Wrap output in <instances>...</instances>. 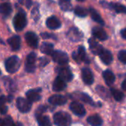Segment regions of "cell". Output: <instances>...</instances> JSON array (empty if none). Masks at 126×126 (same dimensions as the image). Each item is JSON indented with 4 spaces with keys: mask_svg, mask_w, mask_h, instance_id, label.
Returning <instances> with one entry per match:
<instances>
[{
    "mask_svg": "<svg viewBox=\"0 0 126 126\" xmlns=\"http://www.w3.org/2000/svg\"><path fill=\"white\" fill-rule=\"evenodd\" d=\"M53 122L56 126H71V117L68 113L59 111L53 115Z\"/></svg>",
    "mask_w": 126,
    "mask_h": 126,
    "instance_id": "cell-1",
    "label": "cell"
},
{
    "mask_svg": "<svg viewBox=\"0 0 126 126\" xmlns=\"http://www.w3.org/2000/svg\"><path fill=\"white\" fill-rule=\"evenodd\" d=\"M13 25L16 31H22L27 25L26 14L22 10H20L13 19Z\"/></svg>",
    "mask_w": 126,
    "mask_h": 126,
    "instance_id": "cell-2",
    "label": "cell"
},
{
    "mask_svg": "<svg viewBox=\"0 0 126 126\" xmlns=\"http://www.w3.org/2000/svg\"><path fill=\"white\" fill-rule=\"evenodd\" d=\"M99 4L104 8L111 11H113L116 14H126V6L119 3V2H107L105 0L99 1Z\"/></svg>",
    "mask_w": 126,
    "mask_h": 126,
    "instance_id": "cell-3",
    "label": "cell"
},
{
    "mask_svg": "<svg viewBox=\"0 0 126 126\" xmlns=\"http://www.w3.org/2000/svg\"><path fill=\"white\" fill-rule=\"evenodd\" d=\"M20 67V59L16 56L9 57L5 61V69L10 74L16 73Z\"/></svg>",
    "mask_w": 126,
    "mask_h": 126,
    "instance_id": "cell-4",
    "label": "cell"
},
{
    "mask_svg": "<svg viewBox=\"0 0 126 126\" xmlns=\"http://www.w3.org/2000/svg\"><path fill=\"white\" fill-rule=\"evenodd\" d=\"M72 56L74 59L78 63H80L81 62H84L86 64H89L90 63V60L86 54L85 48L83 46H79L78 47L77 51H74L73 53Z\"/></svg>",
    "mask_w": 126,
    "mask_h": 126,
    "instance_id": "cell-5",
    "label": "cell"
},
{
    "mask_svg": "<svg viewBox=\"0 0 126 126\" xmlns=\"http://www.w3.org/2000/svg\"><path fill=\"white\" fill-rule=\"evenodd\" d=\"M51 56H52L53 60L61 65L67 64V63L68 62V60H69L68 54L65 52H63V51H61V50L53 51Z\"/></svg>",
    "mask_w": 126,
    "mask_h": 126,
    "instance_id": "cell-6",
    "label": "cell"
},
{
    "mask_svg": "<svg viewBox=\"0 0 126 126\" xmlns=\"http://www.w3.org/2000/svg\"><path fill=\"white\" fill-rule=\"evenodd\" d=\"M36 55L35 53H30L26 59L25 63V70L28 73H33L36 70Z\"/></svg>",
    "mask_w": 126,
    "mask_h": 126,
    "instance_id": "cell-7",
    "label": "cell"
},
{
    "mask_svg": "<svg viewBox=\"0 0 126 126\" xmlns=\"http://www.w3.org/2000/svg\"><path fill=\"white\" fill-rule=\"evenodd\" d=\"M67 37L74 42H77L83 39V33L77 28H71L66 33Z\"/></svg>",
    "mask_w": 126,
    "mask_h": 126,
    "instance_id": "cell-8",
    "label": "cell"
},
{
    "mask_svg": "<svg viewBox=\"0 0 126 126\" xmlns=\"http://www.w3.org/2000/svg\"><path fill=\"white\" fill-rule=\"evenodd\" d=\"M16 107L22 113H28L31 110L32 104L31 102L22 97H19L16 99Z\"/></svg>",
    "mask_w": 126,
    "mask_h": 126,
    "instance_id": "cell-9",
    "label": "cell"
},
{
    "mask_svg": "<svg viewBox=\"0 0 126 126\" xmlns=\"http://www.w3.org/2000/svg\"><path fill=\"white\" fill-rule=\"evenodd\" d=\"M25 40L28 43V45L33 47V48H37L39 45V38L36 36V34L33 32L28 31L25 35Z\"/></svg>",
    "mask_w": 126,
    "mask_h": 126,
    "instance_id": "cell-10",
    "label": "cell"
},
{
    "mask_svg": "<svg viewBox=\"0 0 126 126\" xmlns=\"http://www.w3.org/2000/svg\"><path fill=\"white\" fill-rule=\"evenodd\" d=\"M70 109L75 115L78 116H84L86 113L84 106L78 102H71L70 105Z\"/></svg>",
    "mask_w": 126,
    "mask_h": 126,
    "instance_id": "cell-11",
    "label": "cell"
},
{
    "mask_svg": "<svg viewBox=\"0 0 126 126\" xmlns=\"http://www.w3.org/2000/svg\"><path fill=\"white\" fill-rule=\"evenodd\" d=\"M88 44H89V47L91 51L94 54L99 56V54L103 51L105 49L102 45H100L99 42H97L94 38H90L88 39Z\"/></svg>",
    "mask_w": 126,
    "mask_h": 126,
    "instance_id": "cell-12",
    "label": "cell"
},
{
    "mask_svg": "<svg viewBox=\"0 0 126 126\" xmlns=\"http://www.w3.org/2000/svg\"><path fill=\"white\" fill-rule=\"evenodd\" d=\"M82 78L83 82L88 85H92L94 82V74L88 68H84L82 69Z\"/></svg>",
    "mask_w": 126,
    "mask_h": 126,
    "instance_id": "cell-13",
    "label": "cell"
},
{
    "mask_svg": "<svg viewBox=\"0 0 126 126\" xmlns=\"http://www.w3.org/2000/svg\"><path fill=\"white\" fill-rule=\"evenodd\" d=\"M92 35L100 41H105L108 39V36L105 31L101 27H94L92 29Z\"/></svg>",
    "mask_w": 126,
    "mask_h": 126,
    "instance_id": "cell-14",
    "label": "cell"
},
{
    "mask_svg": "<svg viewBox=\"0 0 126 126\" xmlns=\"http://www.w3.org/2000/svg\"><path fill=\"white\" fill-rule=\"evenodd\" d=\"M66 96L61 95V94H56L51 96L48 99V102L53 105H65L67 102Z\"/></svg>",
    "mask_w": 126,
    "mask_h": 126,
    "instance_id": "cell-15",
    "label": "cell"
},
{
    "mask_svg": "<svg viewBox=\"0 0 126 126\" xmlns=\"http://www.w3.org/2000/svg\"><path fill=\"white\" fill-rule=\"evenodd\" d=\"M59 77L64 80L65 82H71L73 79V74L70 68L67 67L61 68L59 70Z\"/></svg>",
    "mask_w": 126,
    "mask_h": 126,
    "instance_id": "cell-16",
    "label": "cell"
},
{
    "mask_svg": "<svg viewBox=\"0 0 126 126\" xmlns=\"http://www.w3.org/2000/svg\"><path fill=\"white\" fill-rule=\"evenodd\" d=\"M40 92H41L40 88L29 90L28 91L26 92V96H27L28 100H29L31 102H37V101L40 100V99H41Z\"/></svg>",
    "mask_w": 126,
    "mask_h": 126,
    "instance_id": "cell-17",
    "label": "cell"
},
{
    "mask_svg": "<svg viewBox=\"0 0 126 126\" xmlns=\"http://www.w3.org/2000/svg\"><path fill=\"white\" fill-rule=\"evenodd\" d=\"M46 25L49 29L56 30V29H58V28H59L61 27L62 24H61V22L59 21V19L57 17H56L54 16H50V17H48L47 19Z\"/></svg>",
    "mask_w": 126,
    "mask_h": 126,
    "instance_id": "cell-18",
    "label": "cell"
},
{
    "mask_svg": "<svg viewBox=\"0 0 126 126\" xmlns=\"http://www.w3.org/2000/svg\"><path fill=\"white\" fill-rule=\"evenodd\" d=\"M8 43L11 46V49L14 51L19 50L21 46V38L19 36L15 35L8 39Z\"/></svg>",
    "mask_w": 126,
    "mask_h": 126,
    "instance_id": "cell-19",
    "label": "cell"
},
{
    "mask_svg": "<svg viewBox=\"0 0 126 126\" xmlns=\"http://www.w3.org/2000/svg\"><path fill=\"white\" fill-rule=\"evenodd\" d=\"M99 58L104 64L108 65L113 62V54L108 50L104 49L103 51L99 54Z\"/></svg>",
    "mask_w": 126,
    "mask_h": 126,
    "instance_id": "cell-20",
    "label": "cell"
},
{
    "mask_svg": "<svg viewBox=\"0 0 126 126\" xmlns=\"http://www.w3.org/2000/svg\"><path fill=\"white\" fill-rule=\"evenodd\" d=\"M88 13L90 14L91 19H92L94 22H97L98 24L101 25L102 26H104V25H105V21L103 20V19H102V16H100V14L96 11V9H94V8H92V7H91V8H89V9H88Z\"/></svg>",
    "mask_w": 126,
    "mask_h": 126,
    "instance_id": "cell-21",
    "label": "cell"
},
{
    "mask_svg": "<svg viewBox=\"0 0 126 126\" xmlns=\"http://www.w3.org/2000/svg\"><path fill=\"white\" fill-rule=\"evenodd\" d=\"M102 77H103V79H104L105 83L108 86H110L112 84H113V82H115V79H116L115 75L110 70H105V71H103Z\"/></svg>",
    "mask_w": 126,
    "mask_h": 126,
    "instance_id": "cell-22",
    "label": "cell"
},
{
    "mask_svg": "<svg viewBox=\"0 0 126 126\" xmlns=\"http://www.w3.org/2000/svg\"><path fill=\"white\" fill-rule=\"evenodd\" d=\"M66 82L62 79L59 77H57L53 84V90L55 91H62L66 88Z\"/></svg>",
    "mask_w": 126,
    "mask_h": 126,
    "instance_id": "cell-23",
    "label": "cell"
},
{
    "mask_svg": "<svg viewBox=\"0 0 126 126\" xmlns=\"http://www.w3.org/2000/svg\"><path fill=\"white\" fill-rule=\"evenodd\" d=\"M87 122L91 126H102L103 121L101 116L98 114H94L88 117Z\"/></svg>",
    "mask_w": 126,
    "mask_h": 126,
    "instance_id": "cell-24",
    "label": "cell"
},
{
    "mask_svg": "<svg viewBox=\"0 0 126 126\" xmlns=\"http://www.w3.org/2000/svg\"><path fill=\"white\" fill-rule=\"evenodd\" d=\"M12 12V7L10 3L5 2L0 5V14L3 16H8Z\"/></svg>",
    "mask_w": 126,
    "mask_h": 126,
    "instance_id": "cell-25",
    "label": "cell"
},
{
    "mask_svg": "<svg viewBox=\"0 0 126 126\" xmlns=\"http://www.w3.org/2000/svg\"><path fill=\"white\" fill-rule=\"evenodd\" d=\"M41 51L46 55H52L53 52V45L48 42L42 43L41 46Z\"/></svg>",
    "mask_w": 126,
    "mask_h": 126,
    "instance_id": "cell-26",
    "label": "cell"
},
{
    "mask_svg": "<svg viewBox=\"0 0 126 126\" xmlns=\"http://www.w3.org/2000/svg\"><path fill=\"white\" fill-rule=\"evenodd\" d=\"M60 8L64 11H70L72 9V4L71 0H59Z\"/></svg>",
    "mask_w": 126,
    "mask_h": 126,
    "instance_id": "cell-27",
    "label": "cell"
},
{
    "mask_svg": "<svg viewBox=\"0 0 126 126\" xmlns=\"http://www.w3.org/2000/svg\"><path fill=\"white\" fill-rule=\"evenodd\" d=\"M110 91L112 96H113L114 99L116 101H117V102L122 101V99L124 98V96H125L124 94L121 91H119L118 89H116V88H110Z\"/></svg>",
    "mask_w": 126,
    "mask_h": 126,
    "instance_id": "cell-28",
    "label": "cell"
},
{
    "mask_svg": "<svg viewBox=\"0 0 126 126\" xmlns=\"http://www.w3.org/2000/svg\"><path fill=\"white\" fill-rule=\"evenodd\" d=\"M74 14L79 16V17H86L88 14V10H87L86 8L81 7V6H77L74 9Z\"/></svg>",
    "mask_w": 126,
    "mask_h": 126,
    "instance_id": "cell-29",
    "label": "cell"
},
{
    "mask_svg": "<svg viewBox=\"0 0 126 126\" xmlns=\"http://www.w3.org/2000/svg\"><path fill=\"white\" fill-rule=\"evenodd\" d=\"M37 118V122L39 126H51V122L47 116H39Z\"/></svg>",
    "mask_w": 126,
    "mask_h": 126,
    "instance_id": "cell-30",
    "label": "cell"
},
{
    "mask_svg": "<svg viewBox=\"0 0 126 126\" xmlns=\"http://www.w3.org/2000/svg\"><path fill=\"white\" fill-rule=\"evenodd\" d=\"M7 99L4 95L0 96V113L2 114H5L8 112V107L6 105Z\"/></svg>",
    "mask_w": 126,
    "mask_h": 126,
    "instance_id": "cell-31",
    "label": "cell"
},
{
    "mask_svg": "<svg viewBox=\"0 0 126 126\" xmlns=\"http://www.w3.org/2000/svg\"><path fill=\"white\" fill-rule=\"evenodd\" d=\"M79 99L82 102H85V103H87L88 105H91L92 106H96V104L94 103V102L92 99V98L90 96H88V94H86L81 93L79 94Z\"/></svg>",
    "mask_w": 126,
    "mask_h": 126,
    "instance_id": "cell-32",
    "label": "cell"
},
{
    "mask_svg": "<svg viewBox=\"0 0 126 126\" xmlns=\"http://www.w3.org/2000/svg\"><path fill=\"white\" fill-rule=\"evenodd\" d=\"M96 91L97 93L100 95V96H102L104 99H107L108 98L109 96V93L108 92V91L102 86H97L96 87Z\"/></svg>",
    "mask_w": 126,
    "mask_h": 126,
    "instance_id": "cell-33",
    "label": "cell"
},
{
    "mask_svg": "<svg viewBox=\"0 0 126 126\" xmlns=\"http://www.w3.org/2000/svg\"><path fill=\"white\" fill-rule=\"evenodd\" d=\"M118 59L122 63L126 64V50H122L118 53Z\"/></svg>",
    "mask_w": 126,
    "mask_h": 126,
    "instance_id": "cell-34",
    "label": "cell"
},
{
    "mask_svg": "<svg viewBox=\"0 0 126 126\" xmlns=\"http://www.w3.org/2000/svg\"><path fill=\"white\" fill-rule=\"evenodd\" d=\"M47 106L45 105H41L38 108V109L36 110V116L38 117L39 116H42L43 113H45L47 110Z\"/></svg>",
    "mask_w": 126,
    "mask_h": 126,
    "instance_id": "cell-35",
    "label": "cell"
},
{
    "mask_svg": "<svg viewBox=\"0 0 126 126\" xmlns=\"http://www.w3.org/2000/svg\"><path fill=\"white\" fill-rule=\"evenodd\" d=\"M41 36L45 39H56V37L55 35L52 34V33H42L41 34Z\"/></svg>",
    "mask_w": 126,
    "mask_h": 126,
    "instance_id": "cell-36",
    "label": "cell"
},
{
    "mask_svg": "<svg viewBox=\"0 0 126 126\" xmlns=\"http://www.w3.org/2000/svg\"><path fill=\"white\" fill-rule=\"evenodd\" d=\"M19 3L25 5L27 8H30L32 5V0H19Z\"/></svg>",
    "mask_w": 126,
    "mask_h": 126,
    "instance_id": "cell-37",
    "label": "cell"
},
{
    "mask_svg": "<svg viewBox=\"0 0 126 126\" xmlns=\"http://www.w3.org/2000/svg\"><path fill=\"white\" fill-rule=\"evenodd\" d=\"M4 120H5V122L7 126H12V125L14 124V121H13L12 118H11L10 116H7Z\"/></svg>",
    "mask_w": 126,
    "mask_h": 126,
    "instance_id": "cell-38",
    "label": "cell"
},
{
    "mask_svg": "<svg viewBox=\"0 0 126 126\" xmlns=\"http://www.w3.org/2000/svg\"><path fill=\"white\" fill-rule=\"evenodd\" d=\"M49 62V60L45 58V57H42V58H40V60H39V65L42 67H45L47 63Z\"/></svg>",
    "mask_w": 126,
    "mask_h": 126,
    "instance_id": "cell-39",
    "label": "cell"
},
{
    "mask_svg": "<svg viewBox=\"0 0 126 126\" xmlns=\"http://www.w3.org/2000/svg\"><path fill=\"white\" fill-rule=\"evenodd\" d=\"M120 34H121V36L126 40V28H124L122 30H121L120 31Z\"/></svg>",
    "mask_w": 126,
    "mask_h": 126,
    "instance_id": "cell-40",
    "label": "cell"
},
{
    "mask_svg": "<svg viewBox=\"0 0 126 126\" xmlns=\"http://www.w3.org/2000/svg\"><path fill=\"white\" fill-rule=\"evenodd\" d=\"M121 87H122V88L124 91H126V80H124V81L122 82Z\"/></svg>",
    "mask_w": 126,
    "mask_h": 126,
    "instance_id": "cell-41",
    "label": "cell"
},
{
    "mask_svg": "<svg viewBox=\"0 0 126 126\" xmlns=\"http://www.w3.org/2000/svg\"><path fill=\"white\" fill-rule=\"evenodd\" d=\"M0 126H7L5 120L2 119H0Z\"/></svg>",
    "mask_w": 126,
    "mask_h": 126,
    "instance_id": "cell-42",
    "label": "cell"
},
{
    "mask_svg": "<svg viewBox=\"0 0 126 126\" xmlns=\"http://www.w3.org/2000/svg\"><path fill=\"white\" fill-rule=\"evenodd\" d=\"M12 126H22V124L19 122H14V124L12 125Z\"/></svg>",
    "mask_w": 126,
    "mask_h": 126,
    "instance_id": "cell-43",
    "label": "cell"
},
{
    "mask_svg": "<svg viewBox=\"0 0 126 126\" xmlns=\"http://www.w3.org/2000/svg\"><path fill=\"white\" fill-rule=\"evenodd\" d=\"M77 2H84V1H85V0H77Z\"/></svg>",
    "mask_w": 126,
    "mask_h": 126,
    "instance_id": "cell-44",
    "label": "cell"
},
{
    "mask_svg": "<svg viewBox=\"0 0 126 126\" xmlns=\"http://www.w3.org/2000/svg\"><path fill=\"white\" fill-rule=\"evenodd\" d=\"M1 74H2V72H1V70H0V75H1Z\"/></svg>",
    "mask_w": 126,
    "mask_h": 126,
    "instance_id": "cell-45",
    "label": "cell"
},
{
    "mask_svg": "<svg viewBox=\"0 0 126 126\" xmlns=\"http://www.w3.org/2000/svg\"><path fill=\"white\" fill-rule=\"evenodd\" d=\"M125 1H126V0H125Z\"/></svg>",
    "mask_w": 126,
    "mask_h": 126,
    "instance_id": "cell-46",
    "label": "cell"
}]
</instances>
